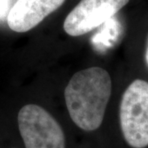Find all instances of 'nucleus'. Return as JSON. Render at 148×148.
I'll return each instance as SVG.
<instances>
[{
  "label": "nucleus",
  "instance_id": "nucleus-1",
  "mask_svg": "<svg viewBox=\"0 0 148 148\" xmlns=\"http://www.w3.org/2000/svg\"><path fill=\"white\" fill-rule=\"evenodd\" d=\"M112 91V81L106 69L92 67L76 73L67 85L64 98L71 121L86 134L102 127Z\"/></svg>",
  "mask_w": 148,
  "mask_h": 148
},
{
  "label": "nucleus",
  "instance_id": "nucleus-2",
  "mask_svg": "<svg viewBox=\"0 0 148 148\" xmlns=\"http://www.w3.org/2000/svg\"><path fill=\"white\" fill-rule=\"evenodd\" d=\"M16 129L23 148H70L63 125L41 106H22L16 116Z\"/></svg>",
  "mask_w": 148,
  "mask_h": 148
},
{
  "label": "nucleus",
  "instance_id": "nucleus-3",
  "mask_svg": "<svg viewBox=\"0 0 148 148\" xmlns=\"http://www.w3.org/2000/svg\"><path fill=\"white\" fill-rule=\"evenodd\" d=\"M119 126L129 147H148L147 82L135 80L123 92L119 106Z\"/></svg>",
  "mask_w": 148,
  "mask_h": 148
},
{
  "label": "nucleus",
  "instance_id": "nucleus-4",
  "mask_svg": "<svg viewBox=\"0 0 148 148\" xmlns=\"http://www.w3.org/2000/svg\"><path fill=\"white\" fill-rule=\"evenodd\" d=\"M129 0H81L66 16L64 30L71 36H80L106 23Z\"/></svg>",
  "mask_w": 148,
  "mask_h": 148
},
{
  "label": "nucleus",
  "instance_id": "nucleus-5",
  "mask_svg": "<svg viewBox=\"0 0 148 148\" xmlns=\"http://www.w3.org/2000/svg\"><path fill=\"white\" fill-rule=\"evenodd\" d=\"M65 0H17L7 17L12 31L27 32L36 27L50 13L57 10Z\"/></svg>",
  "mask_w": 148,
  "mask_h": 148
},
{
  "label": "nucleus",
  "instance_id": "nucleus-6",
  "mask_svg": "<svg viewBox=\"0 0 148 148\" xmlns=\"http://www.w3.org/2000/svg\"><path fill=\"white\" fill-rule=\"evenodd\" d=\"M146 61H147V64L148 66V41H147V50H146Z\"/></svg>",
  "mask_w": 148,
  "mask_h": 148
}]
</instances>
